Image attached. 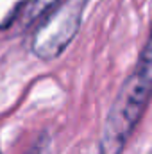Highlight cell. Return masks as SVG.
<instances>
[{"mask_svg":"<svg viewBox=\"0 0 152 154\" xmlns=\"http://www.w3.org/2000/svg\"><path fill=\"white\" fill-rule=\"evenodd\" d=\"M152 97V27L134 70L120 86V91L102 125L99 152L122 154L132 131L140 124Z\"/></svg>","mask_w":152,"mask_h":154,"instance_id":"cell-1","label":"cell"},{"mask_svg":"<svg viewBox=\"0 0 152 154\" xmlns=\"http://www.w3.org/2000/svg\"><path fill=\"white\" fill-rule=\"evenodd\" d=\"M90 0H63L48 11L34 29L31 50L41 61L57 59L77 36Z\"/></svg>","mask_w":152,"mask_h":154,"instance_id":"cell-2","label":"cell"},{"mask_svg":"<svg viewBox=\"0 0 152 154\" xmlns=\"http://www.w3.org/2000/svg\"><path fill=\"white\" fill-rule=\"evenodd\" d=\"M59 2H63V0H27V4L22 7V13L18 16V23L22 25V29H27V27L38 23Z\"/></svg>","mask_w":152,"mask_h":154,"instance_id":"cell-3","label":"cell"},{"mask_svg":"<svg viewBox=\"0 0 152 154\" xmlns=\"http://www.w3.org/2000/svg\"><path fill=\"white\" fill-rule=\"evenodd\" d=\"M47 145H48V136L47 134H41L39 136V140L29 149V152L27 154H43L45 152V149H47Z\"/></svg>","mask_w":152,"mask_h":154,"instance_id":"cell-4","label":"cell"},{"mask_svg":"<svg viewBox=\"0 0 152 154\" xmlns=\"http://www.w3.org/2000/svg\"><path fill=\"white\" fill-rule=\"evenodd\" d=\"M0 154H2V151H0Z\"/></svg>","mask_w":152,"mask_h":154,"instance_id":"cell-5","label":"cell"}]
</instances>
